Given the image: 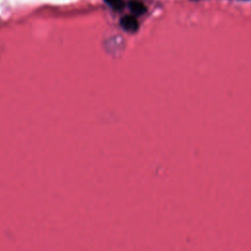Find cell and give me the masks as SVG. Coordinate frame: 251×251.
Segmentation results:
<instances>
[{"label": "cell", "mask_w": 251, "mask_h": 251, "mask_svg": "<svg viewBox=\"0 0 251 251\" xmlns=\"http://www.w3.org/2000/svg\"><path fill=\"white\" fill-rule=\"evenodd\" d=\"M121 25L126 30H127L129 32H135L139 27V24H138L137 20L135 19V17H133L131 15L124 16L121 19Z\"/></svg>", "instance_id": "cell-1"}, {"label": "cell", "mask_w": 251, "mask_h": 251, "mask_svg": "<svg viewBox=\"0 0 251 251\" xmlns=\"http://www.w3.org/2000/svg\"><path fill=\"white\" fill-rule=\"evenodd\" d=\"M128 7H129L130 11L134 15H137V16L143 15L146 12V10H147L145 5L142 2L138 1V0H131V1H129Z\"/></svg>", "instance_id": "cell-2"}, {"label": "cell", "mask_w": 251, "mask_h": 251, "mask_svg": "<svg viewBox=\"0 0 251 251\" xmlns=\"http://www.w3.org/2000/svg\"><path fill=\"white\" fill-rule=\"evenodd\" d=\"M109 6H111L115 10H122L125 6L124 0H104Z\"/></svg>", "instance_id": "cell-3"}]
</instances>
